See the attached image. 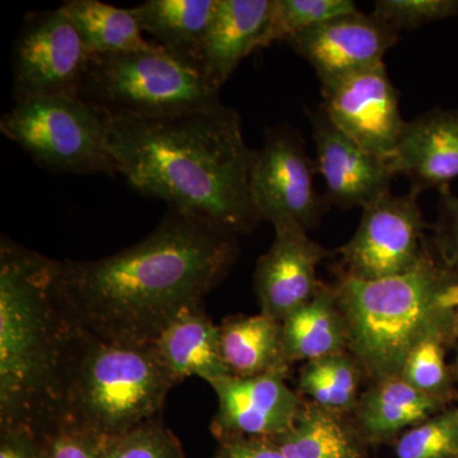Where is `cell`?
Listing matches in <instances>:
<instances>
[{"label":"cell","instance_id":"17","mask_svg":"<svg viewBox=\"0 0 458 458\" xmlns=\"http://www.w3.org/2000/svg\"><path fill=\"white\" fill-rule=\"evenodd\" d=\"M271 5L273 0H216L200 57L214 89L221 90L240 63L259 50Z\"/></svg>","mask_w":458,"mask_h":458},{"label":"cell","instance_id":"36","mask_svg":"<svg viewBox=\"0 0 458 458\" xmlns=\"http://www.w3.org/2000/svg\"><path fill=\"white\" fill-rule=\"evenodd\" d=\"M454 378H456L458 382V357L456 360V367H454Z\"/></svg>","mask_w":458,"mask_h":458},{"label":"cell","instance_id":"8","mask_svg":"<svg viewBox=\"0 0 458 458\" xmlns=\"http://www.w3.org/2000/svg\"><path fill=\"white\" fill-rule=\"evenodd\" d=\"M315 172L293 126L267 128L262 146L250 153V198L260 221L276 229L315 227L327 208L316 191Z\"/></svg>","mask_w":458,"mask_h":458},{"label":"cell","instance_id":"19","mask_svg":"<svg viewBox=\"0 0 458 458\" xmlns=\"http://www.w3.org/2000/svg\"><path fill=\"white\" fill-rule=\"evenodd\" d=\"M450 406V401L420 393L397 376L376 382L361 394L354 415L361 438L384 442Z\"/></svg>","mask_w":458,"mask_h":458},{"label":"cell","instance_id":"4","mask_svg":"<svg viewBox=\"0 0 458 458\" xmlns=\"http://www.w3.org/2000/svg\"><path fill=\"white\" fill-rule=\"evenodd\" d=\"M335 292L349 352L373 384L400 376L410 352L428 337L445 335L454 343L458 273L432 251L399 276L339 278Z\"/></svg>","mask_w":458,"mask_h":458},{"label":"cell","instance_id":"31","mask_svg":"<svg viewBox=\"0 0 458 458\" xmlns=\"http://www.w3.org/2000/svg\"><path fill=\"white\" fill-rule=\"evenodd\" d=\"M434 246L443 265L458 273V197L450 188L439 191L438 219L434 225Z\"/></svg>","mask_w":458,"mask_h":458},{"label":"cell","instance_id":"29","mask_svg":"<svg viewBox=\"0 0 458 458\" xmlns=\"http://www.w3.org/2000/svg\"><path fill=\"white\" fill-rule=\"evenodd\" d=\"M101 458H182L179 439L158 418L99 443Z\"/></svg>","mask_w":458,"mask_h":458},{"label":"cell","instance_id":"24","mask_svg":"<svg viewBox=\"0 0 458 458\" xmlns=\"http://www.w3.org/2000/svg\"><path fill=\"white\" fill-rule=\"evenodd\" d=\"M60 8L93 54L129 53L153 45L144 38L131 8H117L99 0H69Z\"/></svg>","mask_w":458,"mask_h":458},{"label":"cell","instance_id":"18","mask_svg":"<svg viewBox=\"0 0 458 458\" xmlns=\"http://www.w3.org/2000/svg\"><path fill=\"white\" fill-rule=\"evenodd\" d=\"M150 345L180 384L197 376L213 385L231 376L222 358L219 327L205 313L203 304L181 312Z\"/></svg>","mask_w":458,"mask_h":458},{"label":"cell","instance_id":"23","mask_svg":"<svg viewBox=\"0 0 458 458\" xmlns=\"http://www.w3.org/2000/svg\"><path fill=\"white\" fill-rule=\"evenodd\" d=\"M285 458H367L343 415L304 403L293 426L273 438Z\"/></svg>","mask_w":458,"mask_h":458},{"label":"cell","instance_id":"26","mask_svg":"<svg viewBox=\"0 0 458 458\" xmlns=\"http://www.w3.org/2000/svg\"><path fill=\"white\" fill-rule=\"evenodd\" d=\"M360 11L352 0H273L259 50L343 14Z\"/></svg>","mask_w":458,"mask_h":458},{"label":"cell","instance_id":"6","mask_svg":"<svg viewBox=\"0 0 458 458\" xmlns=\"http://www.w3.org/2000/svg\"><path fill=\"white\" fill-rule=\"evenodd\" d=\"M80 99L108 116H165L222 105L199 63L157 42L144 50L93 54Z\"/></svg>","mask_w":458,"mask_h":458},{"label":"cell","instance_id":"33","mask_svg":"<svg viewBox=\"0 0 458 458\" xmlns=\"http://www.w3.org/2000/svg\"><path fill=\"white\" fill-rule=\"evenodd\" d=\"M219 442L216 458H285L270 438L233 437Z\"/></svg>","mask_w":458,"mask_h":458},{"label":"cell","instance_id":"25","mask_svg":"<svg viewBox=\"0 0 458 458\" xmlns=\"http://www.w3.org/2000/svg\"><path fill=\"white\" fill-rule=\"evenodd\" d=\"M361 377L363 370L351 352H340L307 361L298 387L315 405L344 415L354 412L360 403Z\"/></svg>","mask_w":458,"mask_h":458},{"label":"cell","instance_id":"11","mask_svg":"<svg viewBox=\"0 0 458 458\" xmlns=\"http://www.w3.org/2000/svg\"><path fill=\"white\" fill-rule=\"evenodd\" d=\"M321 93L319 110L340 131L373 155L394 156L406 122L385 63L325 84Z\"/></svg>","mask_w":458,"mask_h":458},{"label":"cell","instance_id":"35","mask_svg":"<svg viewBox=\"0 0 458 458\" xmlns=\"http://www.w3.org/2000/svg\"><path fill=\"white\" fill-rule=\"evenodd\" d=\"M454 343H456L458 345V313L456 316V321H454Z\"/></svg>","mask_w":458,"mask_h":458},{"label":"cell","instance_id":"21","mask_svg":"<svg viewBox=\"0 0 458 458\" xmlns=\"http://www.w3.org/2000/svg\"><path fill=\"white\" fill-rule=\"evenodd\" d=\"M223 360L231 376L288 373L282 322L260 313L225 319L219 327Z\"/></svg>","mask_w":458,"mask_h":458},{"label":"cell","instance_id":"2","mask_svg":"<svg viewBox=\"0 0 458 458\" xmlns=\"http://www.w3.org/2000/svg\"><path fill=\"white\" fill-rule=\"evenodd\" d=\"M104 117L117 174L135 191L236 236L261 222L250 198L251 149L234 108Z\"/></svg>","mask_w":458,"mask_h":458},{"label":"cell","instance_id":"28","mask_svg":"<svg viewBox=\"0 0 458 458\" xmlns=\"http://www.w3.org/2000/svg\"><path fill=\"white\" fill-rule=\"evenodd\" d=\"M394 458H458V405L406 430Z\"/></svg>","mask_w":458,"mask_h":458},{"label":"cell","instance_id":"7","mask_svg":"<svg viewBox=\"0 0 458 458\" xmlns=\"http://www.w3.org/2000/svg\"><path fill=\"white\" fill-rule=\"evenodd\" d=\"M0 131L47 170L117 174L106 120L82 99H18L0 120Z\"/></svg>","mask_w":458,"mask_h":458},{"label":"cell","instance_id":"34","mask_svg":"<svg viewBox=\"0 0 458 458\" xmlns=\"http://www.w3.org/2000/svg\"><path fill=\"white\" fill-rule=\"evenodd\" d=\"M0 458H47L38 434L23 428L2 429Z\"/></svg>","mask_w":458,"mask_h":458},{"label":"cell","instance_id":"13","mask_svg":"<svg viewBox=\"0 0 458 458\" xmlns=\"http://www.w3.org/2000/svg\"><path fill=\"white\" fill-rule=\"evenodd\" d=\"M286 373L228 376L214 382L218 410L212 433L219 441L233 437L276 438L293 426L304 401L285 384Z\"/></svg>","mask_w":458,"mask_h":458},{"label":"cell","instance_id":"15","mask_svg":"<svg viewBox=\"0 0 458 458\" xmlns=\"http://www.w3.org/2000/svg\"><path fill=\"white\" fill-rule=\"evenodd\" d=\"M325 256L324 247L311 240L306 229H276L273 245L259 259L255 270L261 313L282 322L310 302L321 285L318 267Z\"/></svg>","mask_w":458,"mask_h":458},{"label":"cell","instance_id":"9","mask_svg":"<svg viewBox=\"0 0 458 458\" xmlns=\"http://www.w3.org/2000/svg\"><path fill=\"white\" fill-rule=\"evenodd\" d=\"M419 192H386L363 208L360 227L337 251L339 278L377 280L414 269L430 250Z\"/></svg>","mask_w":458,"mask_h":458},{"label":"cell","instance_id":"32","mask_svg":"<svg viewBox=\"0 0 458 458\" xmlns=\"http://www.w3.org/2000/svg\"><path fill=\"white\" fill-rule=\"evenodd\" d=\"M47 458H101L99 443L64 423L38 434Z\"/></svg>","mask_w":458,"mask_h":458},{"label":"cell","instance_id":"5","mask_svg":"<svg viewBox=\"0 0 458 458\" xmlns=\"http://www.w3.org/2000/svg\"><path fill=\"white\" fill-rule=\"evenodd\" d=\"M179 384L152 345H123L90 335L57 423L98 443L117 438L158 418L168 394Z\"/></svg>","mask_w":458,"mask_h":458},{"label":"cell","instance_id":"3","mask_svg":"<svg viewBox=\"0 0 458 458\" xmlns=\"http://www.w3.org/2000/svg\"><path fill=\"white\" fill-rule=\"evenodd\" d=\"M63 262L0 242V424L55 426L90 334L62 283Z\"/></svg>","mask_w":458,"mask_h":458},{"label":"cell","instance_id":"10","mask_svg":"<svg viewBox=\"0 0 458 458\" xmlns=\"http://www.w3.org/2000/svg\"><path fill=\"white\" fill-rule=\"evenodd\" d=\"M92 56L62 8L29 14L14 47V98H80Z\"/></svg>","mask_w":458,"mask_h":458},{"label":"cell","instance_id":"22","mask_svg":"<svg viewBox=\"0 0 458 458\" xmlns=\"http://www.w3.org/2000/svg\"><path fill=\"white\" fill-rule=\"evenodd\" d=\"M216 0H148L131 8L143 32L157 44L200 64Z\"/></svg>","mask_w":458,"mask_h":458},{"label":"cell","instance_id":"16","mask_svg":"<svg viewBox=\"0 0 458 458\" xmlns=\"http://www.w3.org/2000/svg\"><path fill=\"white\" fill-rule=\"evenodd\" d=\"M390 162L419 194L450 188L458 179V108H432L406 122Z\"/></svg>","mask_w":458,"mask_h":458},{"label":"cell","instance_id":"1","mask_svg":"<svg viewBox=\"0 0 458 458\" xmlns=\"http://www.w3.org/2000/svg\"><path fill=\"white\" fill-rule=\"evenodd\" d=\"M236 237L170 208L140 242L98 260L63 262V286L90 335L150 345L227 276Z\"/></svg>","mask_w":458,"mask_h":458},{"label":"cell","instance_id":"12","mask_svg":"<svg viewBox=\"0 0 458 458\" xmlns=\"http://www.w3.org/2000/svg\"><path fill=\"white\" fill-rule=\"evenodd\" d=\"M399 36L372 14L357 11L319 23L286 42L311 64L325 86L382 64Z\"/></svg>","mask_w":458,"mask_h":458},{"label":"cell","instance_id":"30","mask_svg":"<svg viewBox=\"0 0 458 458\" xmlns=\"http://www.w3.org/2000/svg\"><path fill=\"white\" fill-rule=\"evenodd\" d=\"M372 16L394 32L458 18V0H377Z\"/></svg>","mask_w":458,"mask_h":458},{"label":"cell","instance_id":"27","mask_svg":"<svg viewBox=\"0 0 458 458\" xmlns=\"http://www.w3.org/2000/svg\"><path fill=\"white\" fill-rule=\"evenodd\" d=\"M451 337L433 335L415 346L401 370V378L420 393L452 403L456 397L454 377L447 361L445 348Z\"/></svg>","mask_w":458,"mask_h":458},{"label":"cell","instance_id":"14","mask_svg":"<svg viewBox=\"0 0 458 458\" xmlns=\"http://www.w3.org/2000/svg\"><path fill=\"white\" fill-rule=\"evenodd\" d=\"M316 143V170L324 177L327 201L342 209L366 208L390 191L396 177L390 159L358 146L321 110L310 114Z\"/></svg>","mask_w":458,"mask_h":458},{"label":"cell","instance_id":"20","mask_svg":"<svg viewBox=\"0 0 458 458\" xmlns=\"http://www.w3.org/2000/svg\"><path fill=\"white\" fill-rule=\"evenodd\" d=\"M283 344L289 366L349 352V334L335 286L321 283L310 302L282 321Z\"/></svg>","mask_w":458,"mask_h":458}]
</instances>
